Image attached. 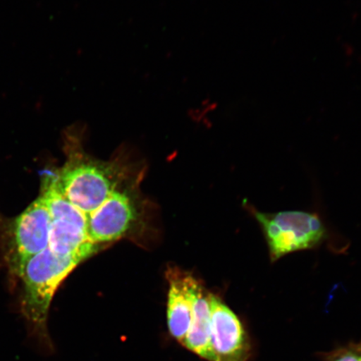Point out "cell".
Instances as JSON below:
<instances>
[{
    "mask_svg": "<svg viewBox=\"0 0 361 361\" xmlns=\"http://www.w3.org/2000/svg\"><path fill=\"white\" fill-rule=\"evenodd\" d=\"M82 260L58 256L47 250L27 260L20 270L23 282L21 313L30 335L44 349H51L48 316L54 296L65 279Z\"/></svg>",
    "mask_w": 361,
    "mask_h": 361,
    "instance_id": "6da1fadb",
    "label": "cell"
},
{
    "mask_svg": "<svg viewBox=\"0 0 361 361\" xmlns=\"http://www.w3.org/2000/svg\"><path fill=\"white\" fill-rule=\"evenodd\" d=\"M57 178L67 200L87 216L118 189L121 182L119 169L114 164L94 160L74 147L68 152Z\"/></svg>",
    "mask_w": 361,
    "mask_h": 361,
    "instance_id": "7a4b0ae2",
    "label": "cell"
},
{
    "mask_svg": "<svg viewBox=\"0 0 361 361\" xmlns=\"http://www.w3.org/2000/svg\"><path fill=\"white\" fill-rule=\"evenodd\" d=\"M247 207L260 226L273 263L293 252L311 250L326 237V228L317 214L302 211L266 214L248 203Z\"/></svg>",
    "mask_w": 361,
    "mask_h": 361,
    "instance_id": "3957f363",
    "label": "cell"
},
{
    "mask_svg": "<svg viewBox=\"0 0 361 361\" xmlns=\"http://www.w3.org/2000/svg\"><path fill=\"white\" fill-rule=\"evenodd\" d=\"M51 218L42 197L17 216L12 226L10 262L18 275L22 266L49 246Z\"/></svg>",
    "mask_w": 361,
    "mask_h": 361,
    "instance_id": "277c9868",
    "label": "cell"
},
{
    "mask_svg": "<svg viewBox=\"0 0 361 361\" xmlns=\"http://www.w3.org/2000/svg\"><path fill=\"white\" fill-rule=\"evenodd\" d=\"M211 349L213 361H247L250 338L237 314L210 293Z\"/></svg>",
    "mask_w": 361,
    "mask_h": 361,
    "instance_id": "5b68a950",
    "label": "cell"
},
{
    "mask_svg": "<svg viewBox=\"0 0 361 361\" xmlns=\"http://www.w3.org/2000/svg\"><path fill=\"white\" fill-rule=\"evenodd\" d=\"M87 216L90 240L102 245L126 235L137 220L138 212L133 197L118 188Z\"/></svg>",
    "mask_w": 361,
    "mask_h": 361,
    "instance_id": "8992f818",
    "label": "cell"
},
{
    "mask_svg": "<svg viewBox=\"0 0 361 361\" xmlns=\"http://www.w3.org/2000/svg\"><path fill=\"white\" fill-rule=\"evenodd\" d=\"M186 286L192 304V323L183 345L201 358L213 361L210 293L191 274H186Z\"/></svg>",
    "mask_w": 361,
    "mask_h": 361,
    "instance_id": "52a82bcc",
    "label": "cell"
},
{
    "mask_svg": "<svg viewBox=\"0 0 361 361\" xmlns=\"http://www.w3.org/2000/svg\"><path fill=\"white\" fill-rule=\"evenodd\" d=\"M168 324L171 336L183 345L192 323V304L186 286V273L169 270Z\"/></svg>",
    "mask_w": 361,
    "mask_h": 361,
    "instance_id": "ba28073f",
    "label": "cell"
},
{
    "mask_svg": "<svg viewBox=\"0 0 361 361\" xmlns=\"http://www.w3.org/2000/svg\"><path fill=\"white\" fill-rule=\"evenodd\" d=\"M101 247L102 245L90 241L87 231L78 226L52 221L48 247L54 254L84 261L96 254Z\"/></svg>",
    "mask_w": 361,
    "mask_h": 361,
    "instance_id": "9c48e42d",
    "label": "cell"
},
{
    "mask_svg": "<svg viewBox=\"0 0 361 361\" xmlns=\"http://www.w3.org/2000/svg\"><path fill=\"white\" fill-rule=\"evenodd\" d=\"M40 197L47 207L51 221L71 224L87 231V215L67 200L59 186L56 175H47Z\"/></svg>",
    "mask_w": 361,
    "mask_h": 361,
    "instance_id": "30bf717a",
    "label": "cell"
},
{
    "mask_svg": "<svg viewBox=\"0 0 361 361\" xmlns=\"http://www.w3.org/2000/svg\"><path fill=\"white\" fill-rule=\"evenodd\" d=\"M328 361H361V344H352L334 351Z\"/></svg>",
    "mask_w": 361,
    "mask_h": 361,
    "instance_id": "8fae6325",
    "label": "cell"
}]
</instances>
